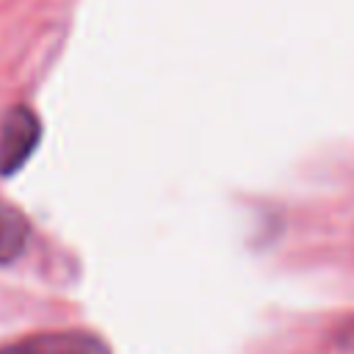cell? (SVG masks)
I'll use <instances>...</instances> for the list:
<instances>
[{
	"label": "cell",
	"mask_w": 354,
	"mask_h": 354,
	"mask_svg": "<svg viewBox=\"0 0 354 354\" xmlns=\"http://www.w3.org/2000/svg\"><path fill=\"white\" fill-rule=\"evenodd\" d=\"M0 354H111L105 340L88 332H44L0 348Z\"/></svg>",
	"instance_id": "2"
},
{
	"label": "cell",
	"mask_w": 354,
	"mask_h": 354,
	"mask_svg": "<svg viewBox=\"0 0 354 354\" xmlns=\"http://www.w3.org/2000/svg\"><path fill=\"white\" fill-rule=\"evenodd\" d=\"M25 241H28L25 216L17 207L0 202V266L19 257V252L25 249Z\"/></svg>",
	"instance_id": "3"
},
{
	"label": "cell",
	"mask_w": 354,
	"mask_h": 354,
	"mask_svg": "<svg viewBox=\"0 0 354 354\" xmlns=\"http://www.w3.org/2000/svg\"><path fill=\"white\" fill-rule=\"evenodd\" d=\"M41 136L39 116L30 108H14L0 124V174H14L36 149Z\"/></svg>",
	"instance_id": "1"
}]
</instances>
